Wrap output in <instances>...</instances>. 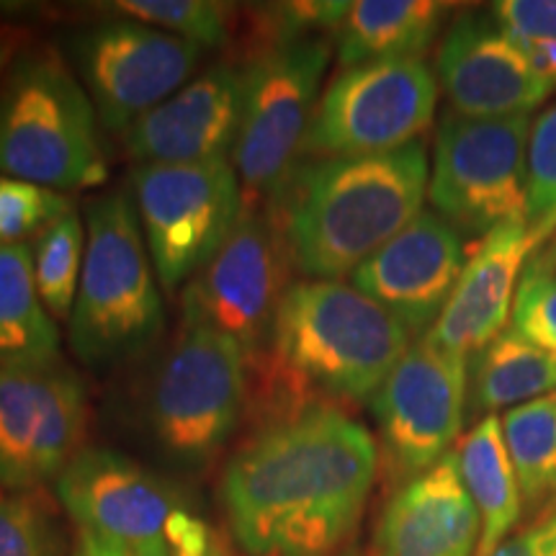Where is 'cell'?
<instances>
[{
	"label": "cell",
	"mask_w": 556,
	"mask_h": 556,
	"mask_svg": "<svg viewBox=\"0 0 556 556\" xmlns=\"http://www.w3.org/2000/svg\"><path fill=\"white\" fill-rule=\"evenodd\" d=\"M377 469L371 433L343 409L317 407L229 458L222 503L248 556H330L358 526Z\"/></svg>",
	"instance_id": "1"
},
{
	"label": "cell",
	"mask_w": 556,
	"mask_h": 556,
	"mask_svg": "<svg viewBox=\"0 0 556 556\" xmlns=\"http://www.w3.org/2000/svg\"><path fill=\"white\" fill-rule=\"evenodd\" d=\"M409 348V330L371 296L340 281L291 283L266 351L245 361L255 433L325 400L374 397Z\"/></svg>",
	"instance_id": "2"
},
{
	"label": "cell",
	"mask_w": 556,
	"mask_h": 556,
	"mask_svg": "<svg viewBox=\"0 0 556 556\" xmlns=\"http://www.w3.org/2000/svg\"><path fill=\"white\" fill-rule=\"evenodd\" d=\"M428 176L420 139L381 155L325 157L296 165L268 208L299 274L332 281L353 274L422 212Z\"/></svg>",
	"instance_id": "3"
},
{
	"label": "cell",
	"mask_w": 556,
	"mask_h": 556,
	"mask_svg": "<svg viewBox=\"0 0 556 556\" xmlns=\"http://www.w3.org/2000/svg\"><path fill=\"white\" fill-rule=\"evenodd\" d=\"M0 176L52 191L96 189L109 176L99 111L50 47H24L0 83Z\"/></svg>",
	"instance_id": "4"
},
{
	"label": "cell",
	"mask_w": 556,
	"mask_h": 556,
	"mask_svg": "<svg viewBox=\"0 0 556 556\" xmlns=\"http://www.w3.org/2000/svg\"><path fill=\"white\" fill-rule=\"evenodd\" d=\"M163 325V299L144 250L135 201L127 191L90 201L86 258L70 315L73 353L90 368L122 364L148 351Z\"/></svg>",
	"instance_id": "5"
},
{
	"label": "cell",
	"mask_w": 556,
	"mask_h": 556,
	"mask_svg": "<svg viewBox=\"0 0 556 556\" xmlns=\"http://www.w3.org/2000/svg\"><path fill=\"white\" fill-rule=\"evenodd\" d=\"M248 366L240 345L217 330L184 325L148 387L144 417L165 456L204 467L240 426Z\"/></svg>",
	"instance_id": "6"
},
{
	"label": "cell",
	"mask_w": 556,
	"mask_h": 556,
	"mask_svg": "<svg viewBox=\"0 0 556 556\" xmlns=\"http://www.w3.org/2000/svg\"><path fill=\"white\" fill-rule=\"evenodd\" d=\"M531 116L469 119L448 111L438 124L428 197L458 232L482 240L503 225H528Z\"/></svg>",
	"instance_id": "7"
},
{
	"label": "cell",
	"mask_w": 556,
	"mask_h": 556,
	"mask_svg": "<svg viewBox=\"0 0 556 556\" xmlns=\"http://www.w3.org/2000/svg\"><path fill=\"white\" fill-rule=\"evenodd\" d=\"M131 186L152 266L168 291L219 253L245 206L238 170L227 157L137 165Z\"/></svg>",
	"instance_id": "8"
},
{
	"label": "cell",
	"mask_w": 556,
	"mask_h": 556,
	"mask_svg": "<svg viewBox=\"0 0 556 556\" xmlns=\"http://www.w3.org/2000/svg\"><path fill=\"white\" fill-rule=\"evenodd\" d=\"M330 52V39L317 34L261 52L245 67L232 165L253 201L268 199L296 168Z\"/></svg>",
	"instance_id": "9"
},
{
	"label": "cell",
	"mask_w": 556,
	"mask_h": 556,
	"mask_svg": "<svg viewBox=\"0 0 556 556\" xmlns=\"http://www.w3.org/2000/svg\"><path fill=\"white\" fill-rule=\"evenodd\" d=\"M291 263L281 225L250 199L219 253L186 287L184 325L217 330L240 345L245 361L266 351Z\"/></svg>",
	"instance_id": "10"
},
{
	"label": "cell",
	"mask_w": 556,
	"mask_h": 556,
	"mask_svg": "<svg viewBox=\"0 0 556 556\" xmlns=\"http://www.w3.org/2000/svg\"><path fill=\"white\" fill-rule=\"evenodd\" d=\"M435 103V73L420 58L345 67L319 99L302 152L323 160L394 152L430 127Z\"/></svg>",
	"instance_id": "11"
},
{
	"label": "cell",
	"mask_w": 556,
	"mask_h": 556,
	"mask_svg": "<svg viewBox=\"0 0 556 556\" xmlns=\"http://www.w3.org/2000/svg\"><path fill=\"white\" fill-rule=\"evenodd\" d=\"M88 394L65 364L0 368V490L34 492L83 451Z\"/></svg>",
	"instance_id": "12"
},
{
	"label": "cell",
	"mask_w": 556,
	"mask_h": 556,
	"mask_svg": "<svg viewBox=\"0 0 556 556\" xmlns=\"http://www.w3.org/2000/svg\"><path fill=\"white\" fill-rule=\"evenodd\" d=\"M73 54L103 127L127 131L176 96L201 60V47L142 21L116 18L80 31Z\"/></svg>",
	"instance_id": "13"
},
{
	"label": "cell",
	"mask_w": 556,
	"mask_h": 556,
	"mask_svg": "<svg viewBox=\"0 0 556 556\" xmlns=\"http://www.w3.org/2000/svg\"><path fill=\"white\" fill-rule=\"evenodd\" d=\"M469 358L428 338L407 348L371 397L389 467L407 482L443 456L462 433L467 413Z\"/></svg>",
	"instance_id": "14"
},
{
	"label": "cell",
	"mask_w": 556,
	"mask_h": 556,
	"mask_svg": "<svg viewBox=\"0 0 556 556\" xmlns=\"http://www.w3.org/2000/svg\"><path fill=\"white\" fill-rule=\"evenodd\" d=\"M438 80L451 111L469 119L531 116L556 90L492 9L467 11L448 26L438 50Z\"/></svg>",
	"instance_id": "15"
},
{
	"label": "cell",
	"mask_w": 556,
	"mask_h": 556,
	"mask_svg": "<svg viewBox=\"0 0 556 556\" xmlns=\"http://www.w3.org/2000/svg\"><path fill=\"white\" fill-rule=\"evenodd\" d=\"M464 263L462 232L438 212H420L353 270V287L420 336L441 317Z\"/></svg>",
	"instance_id": "16"
},
{
	"label": "cell",
	"mask_w": 556,
	"mask_h": 556,
	"mask_svg": "<svg viewBox=\"0 0 556 556\" xmlns=\"http://www.w3.org/2000/svg\"><path fill=\"white\" fill-rule=\"evenodd\" d=\"M58 497L80 531L127 544L165 541L180 507L163 479L109 448H83L58 477Z\"/></svg>",
	"instance_id": "17"
},
{
	"label": "cell",
	"mask_w": 556,
	"mask_h": 556,
	"mask_svg": "<svg viewBox=\"0 0 556 556\" xmlns=\"http://www.w3.org/2000/svg\"><path fill=\"white\" fill-rule=\"evenodd\" d=\"M245 67L222 62L180 88L124 131V148L139 165L225 160L240 129Z\"/></svg>",
	"instance_id": "18"
},
{
	"label": "cell",
	"mask_w": 556,
	"mask_h": 556,
	"mask_svg": "<svg viewBox=\"0 0 556 556\" xmlns=\"http://www.w3.org/2000/svg\"><path fill=\"white\" fill-rule=\"evenodd\" d=\"M536 240L526 222L492 229L464 263L454 294L428 330V340L443 351L469 358L482 353L505 330L526 261Z\"/></svg>",
	"instance_id": "19"
},
{
	"label": "cell",
	"mask_w": 556,
	"mask_h": 556,
	"mask_svg": "<svg viewBox=\"0 0 556 556\" xmlns=\"http://www.w3.org/2000/svg\"><path fill=\"white\" fill-rule=\"evenodd\" d=\"M479 531L456 454H448L394 492L377 526L374 556H475Z\"/></svg>",
	"instance_id": "20"
},
{
	"label": "cell",
	"mask_w": 556,
	"mask_h": 556,
	"mask_svg": "<svg viewBox=\"0 0 556 556\" xmlns=\"http://www.w3.org/2000/svg\"><path fill=\"white\" fill-rule=\"evenodd\" d=\"M454 5L438 0H358L338 26L340 67L420 58Z\"/></svg>",
	"instance_id": "21"
},
{
	"label": "cell",
	"mask_w": 556,
	"mask_h": 556,
	"mask_svg": "<svg viewBox=\"0 0 556 556\" xmlns=\"http://www.w3.org/2000/svg\"><path fill=\"white\" fill-rule=\"evenodd\" d=\"M456 454L458 475L479 513V544L475 556H492L523 513L520 486L503 441L497 415H486L467 433Z\"/></svg>",
	"instance_id": "22"
},
{
	"label": "cell",
	"mask_w": 556,
	"mask_h": 556,
	"mask_svg": "<svg viewBox=\"0 0 556 556\" xmlns=\"http://www.w3.org/2000/svg\"><path fill=\"white\" fill-rule=\"evenodd\" d=\"M60 361V332L41 304L29 245L0 248V368Z\"/></svg>",
	"instance_id": "23"
},
{
	"label": "cell",
	"mask_w": 556,
	"mask_h": 556,
	"mask_svg": "<svg viewBox=\"0 0 556 556\" xmlns=\"http://www.w3.org/2000/svg\"><path fill=\"white\" fill-rule=\"evenodd\" d=\"M556 389V353H548L518 330L507 328L479 353L475 402L482 413L544 400Z\"/></svg>",
	"instance_id": "24"
},
{
	"label": "cell",
	"mask_w": 556,
	"mask_h": 556,
	"mask_svg": "<svg viewBox=\"0 0 556 556\" xmlns=\"http://www.w3.org/2000/svg\"><path fill=\"white\" fill-rule=\"evenodd\" d=\"M500 426L523 513L531 518L544 516L556 507V402L544 397L507 409Z\"/></svg>",
	"instance_id": "25"
},
{
	"label": "cell",
	"mask_w": 556,
	"mask_h": 556,
	"mask_svg": "<svg viewBox=\"0 0 556 556\" xmlns=\"http://www.w3.org/2000/svg\"><path fill=\"white\" fill-rule=\"evenodd\" d=\"M83 258H86V232L75 212L37 235L31 253L34 281H37L41 304L54 319H70L73 315Z\"/></svg>",
	"instance_id": "26"
},
{
	"label": "cell",
	"mask_w": 556,
	"mask_h": 556,
	"mask_svg": "<svg viewBox=\"0 0 556 556\" xmlns=\"http://www.w3.org/2000/svg\"><path fill=\"white\" fill-rule=\"evenodd\" d=\"M109 5L122 16L176 34L199 47L227 45L232 24V5L217 0H119Z\"/></svg>",
	"instance_id": "27"
},
{
	"label": "cell",
	"mask_w": 556,
	"mask_h": 556,
	"mask_svg": "<svg viewBox=\"0 0 556 556\" xmlns=\"http://www.w3.org/2000/svg\"><path fill=\"white\" fill-rule=\"evenodd\" d=\"M0 556H62V533L39 490H0Z\"/></svg>",
	"instance_id": "28"
},
{
	"label": "cell",
	"mask_w": 556,
	"mask_h": 556,
	"mask_svg": "<svg viewBox=\"0 0 556 556\" xmlns=\"http://www.w3.org/2000/svg\"><path fill=\"white\" fill-rule=\"evenodd\" d=\"M70 212L73 204L65 193L0 176V248L24 245L21 240L41 235Z\"/></svg>",
	"instance_id": "29"
},
{
	"label": "cell",
	"mask_w": 556,
	"mask_h": 556,
	"mask_svg": "<svg viewBox=\"0 0 556 556\" xmlns=\"http://www.w3.org/2000/svg\"><path fill=\"white\" fill-rule=\"evenodd\" d=\"M556 229V103L533 122L528 139V232L544 242Z\"/></svg>",
	"instance_id": "30"
},
{
	"label": "cell",
	"mask_w": 556,
	"mask_h": 556,
	"mask_svg": "<svg viewBox=\"0 0 556 556\" xmlns=\"http://www.w3.org/2000/svg\"><path fill=\"white\" fill-rule=\"evenodd\" d=\"M513 330L556 353V274L548 261L526 266L513 302Z\"/></svg>",
	"instance_id": "31"
},
{
	"label": "cell",
	"mask_w": 556,
	"mask_h": 556,
	"mask_svg": "<svg viewBox=\"0 0 556 556\" xmlns=\"http://www.w3.org/2000/svg\"><path fill=\"white\" fill-rule=\"evenodd\" d=\"M492 13L520 47L556 39V0H503Z\"/></svg>",
	"instance_id": "32"
},
{
	"label": "cell",
	"mask_w": 556,
	"mask_h": 556,
	"mask_svg": "<svg viewBox=\"0 0 556 556\" xmlns=\"http://www.w3.org/2000/svg\"><path fill=\"white\" fill-rule=\"evenodd\" d=\"M165 546L170 556H235L232 548L214 526L178 507L165 528Z\"/></svg>",
	"instance_id": "33"
},
{
	"label": "cell",
	"mask_w": 556,
	"mask_h": 556,
	"mask_svg": "<svg viewBox=\"0 0 556 556\" xmlns=\"http://www.w3.org/2000/svg\"><path fill=\"white\" fill-rule=\"evenodd\" d=\"M492 556H556V507L503 541Z\"/></svg>",
	"instance_id": "34"
},
{
	"label": "cell",
	"mask_w": 556,
	"mask_h": 556,
	"mask_svg": "<svg viewBox=\"0 0 556 556\" xmlns=\"http://www.w3.org/2000/svg\"><path fill=\"white\" fill-rule=\"evenodd\" d=\"M73 556H170L165 541H150V544H127V541L101 536V533L80 531L75 541Z\"/></svg>",
	"instance_id": "35"
},
{
	"label": "cell",
	"mask_w": 556,
	"mask_h": 556,
	"mask_svg": "<svg viewBox=\"0 0 556 556\" xmlns=\"http://www.w3.org/2000/svg\"><path fill=\"white\" fill-rule=\"evenodd\" d=\"M523 50L531 54V60L536 62L541 73H544L548 80L556 83V39L544 41V45H528Z\"/></svg>",
	"instance_id": "36"
},
{
	"label": "cell",
	"mask_w": 556,
	"mask_h": 556,
	"mask_svg": "<svg viewBox=\"0 0 556 556\" xmlns=\"http://www.w3.org/2000/svg\"><path fill=\"white\" fill-rule=\"evenodd\" d=\"M21 50H24V47H21V34L13 29H0V83H3L11 62L16 60V54Z\"/></svg>",
	"instance_id": "37"
},
{
	"label": "cell",
	"mask_w": 556,
	"mask_h": 556,
	"mask_svg": "<svg viewBox=\"0 0 556 556\" xmlns=\"http://www.w3.org/2000/svg\"><path fill=\"white\" fill-rule=\"evenodd\" d=\"M548 263H552V266H556V245L552 250V258H548Z\"/></svg>",
	"instance_id": "38"
},
{
	"label": "cell",
	"mask_w": 556,
	"mask_h": 556,
	"mask_svg": "<svg viewBox=\"0 0 556 556\" xmlns=\"http://www.w3.org/2000/svg\"><path fill=\"white\" fill-rule=\"evenodd\" d=\"M554 402H556V394H554Z\"/></svg>",
	"instance_id": "39"
}]
</instances>
